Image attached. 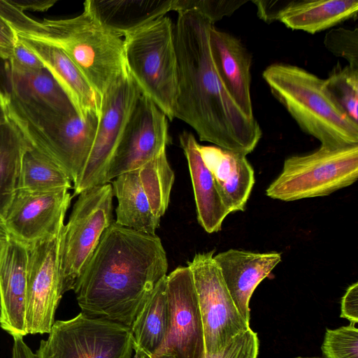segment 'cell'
Wrapping results in <instances>:
<instances>
[{"label":"cell","instance_id":"cell-1","mask_svg":"<svg viewBox=\"0 0 358 358\" xmlns=\"http://www.w3.org/2000/svg\"><path fill=\"white\" fill-rule=\"evenodd\" d=\"M214 24L196 10L178 13L174 40L178 92L174 117L182 120L202 141L245 155L262 136L255 118L247 116L222 83L210 46Z\"/></svg>","mask_w":358,"mask_h":358},{"label":"cell","instance_id":"cell-2","mask_svg":"<svg viewBox=\"0 0 358 358\" xmlns=\"http://www.w3.org/2000/svg\"><path fill=\"white\" fill-rule=\"evenodd\" d=\"M167 270L166 253L158 236L113 221L73 290L81 313L130 328Z\"/></svg>","mask_w":358,"mask_h":358},{"label":"cell","instance_id":"cell-3","mask_svg":"<svg viewBox=\"0 0 358 358\" xmlns=\"http://www.w3.org/2000/svg\"><path fill=\"white\" fill-rule=\"evenodd\" d=\"M0 17L16 36L63 50L101 99L114 83L128 73L123 38L104 25L85 1L83 13L76 17L38 21L8 0H0Z\"/></svg>","mask_w":358,"mask_h":358},{"label":"cell","instance_id":"cell-4","mask_svg":"<svg viewBox=\"0 0 358 358\" xmlns=\"http://www.w3.org/2000/svg\"><path fill=\"white\" fill-rule=\"evenodd\" d=\"M262 76L301 130L319 140L321 145H358V123L332 99L324 79L297 66L279 63L267 66Z\"/></svg>","mask_w":358,"mask_h":358},{"label":"cell","instance_id":"cell-5","mask_svg":"<svg viewBox=\"0 0 358 358\" xmlns=\"http://www.w3.org/2000/svg\"><path fill=\"white\" fill-rule=\"evenodd\" d=\"M4 107L8 118L19 129L29 146L58 164L75 183L90 155L99 116H80L52 107L22 101L7 92Z\"/></svg>","mask_w":358,"mask_h":358},{"label":"cell","instance_id":"cell-6","mask_svg":"<svg viewBox=\"0 0 358 358\" xmlns=\"http://www.w3.org/2000/svg\"><path fill=\"white\" fill-rule=\"evenodd\" d=\"M123 41L126 68L141 94L173 120L178 67L172 20L159 17L127 33Z\"/></svg>","mask_w":358,"mask_h":358},{"label":"cell","instance_id":"cell-7","mask_svg":"<svg viewBox=\"0 0 358 358\" xmlns=\"http://www.w3.org/2000/svg\"><path fill=\"white\" fill-rule=\"evenodd\" d=\"M357 178L358 145H320L311 153L287 158L266 194L284 201L324 196L352 185Z\"/></svg>","mask_w":358,"mask_h":358},{"label":"cell","instance_id":"cell-8","mask_svg":"<svg viewBox=\"0 0 358 358\" xmlns=\"http://www.w3.org/2000/svg\"><path fill=\"white\" fill-rule=\"evenodd\" d=\"M113 188L106 183L78 195L61 243V275L64 294L73 290L113 220Z\"/></svg>","mask_w":358,"mask_h":358},{"label":"cell","instance_id":"cell-9","mask_svg":"<svg viewBox=\"0 0 358 358\" xmlns=\"http://www.w3.org/2000/svg\"><path fill=\"white\" fill-rule=\"evenodd\" d=\"M134 353L129 327L80 312L55 321L35 354L36 358H132Z\"/></svg>","mask_w":358,"mask_h":358},{"label":"cell","instance_id":"cell-10","mask_svg":"<svg viewBox=\"0 0 358 358\" xmlns=\"http://www.w3.org/2000/svg\"><path fill=\"white\" fill-rule=\"evenodd\" d=\"M214 252L197 253L187 262L202 319L206 358L220 353L234 338L250 329L227 289Z\"/></svg>","mask_w":358,"mask_h":358},{"label":"cell","instance_id":"cell-11","mask_svg":"<svg viewBox=\"0 0 358 358\" xmlns=\"http://www.w3.org/2000/svg\"><path fill=\"white\" fill-rule=\"evenodd\" d=\"M140 95L127 73L114 83L102 96L95 138L85 167L73 183V196L106 183L110 162Z\"/></svg>","mask_w":358,"mask_h":358},{"label":"cell","instance_id":"cell-12","mask_svg":"<svg viewBox=\"0 0 358 358\" xmlns=\"http://www.w3.org/2000/svg\"><path fill=\"white\" fill-rule=\"evenodd\" d=\"M64 227L55 234L27 245V334H48L55 321L56 310L64 294L61 275Z\"/></svg>","mask_w":358,"mask_h":358},{"label":"cell","instance_id":"cell-13","mask_svg":"<svg viewBox=\"0 0 358 358\" xmlns=\"http://www.w3.org/2000/svg\"><path fill=\"white\" fill-rule=\"evenodd\" d=\"M166 335L155 356L206 358L202 319L188 266H178L166 275Z\"/></svg>","mask_w":358,"mask_h":358},{"label":"cell","instance_id":"cell-14","mask_svg":"<svg viewBox=\"0 0 358 358\" xmlns=\"http://www.w3.org/2000/svg\"><path fill=\"white\" fill-rule=\"evenodd\" d=\"M171 142L168 118L150 99L141 94L110 162L106 182L140 169Z\"/></svg>","mask_w":358,"mask_h":358},{"label":"cell","instance_id":"cell-15","mask_svg":"<svg viewBox=\"0 0 358 358\" xmlns=\"http://www.w3.org/2000/svg\"><path fill=\"white\" fill-rule=\"evenodd\" d=\"M71 198L68 189L17 190L3 219L9 236L27 245L55 234L64 226Z\"/></svg>","mask_w":358,"mask_h":358},{"label":"cell","instance_id":"cell-16","mask_svg":"<svg viewBox=\"0 0 358 358\" xmlns=\"http://www.w3.org/2000/svg\"><path fill=\"white\" fill-rule=\"evenodd\" d=\"M258 17L267 23L280 21L293 30L312 34L350 19H357V0L254 1Z\"/></svg>","mask_w":358,"mask_h":358},{"label":"cell","instance_id":"cell-17","mask_svg":"<svg viewBox=\"0 0 358 358\" xmlns=\"http://www.w3.org/2000/svg\"><path fill=\"white\" fill-rule=\"evenodd\" d=\"M27 245L12 237L0 255V327L12 337L27 335Z\"/></svg>","mask_w":358,"mask_h":358},{"label":"cell","instance_id":"cell-18","mask_svg":"<svg viewBox=\"0 0 358 358\" xmlns=\"http://www.w3.org/2000/svg\"><path fill=\"white\" fill-rule=\"evenodd\" d=\"M213 259L235 306L249 323L250 299L258 285L281 261V255L229 249L214 255Z\"/></svg>","mask_w":358,"mask_h":358},{"label":"cell","instance_id":"cell-19","mask_svg":"<svg viewBox=\"0 0 358 358\" xmlns=\"http://www.w3.org/2000/svg\"><path fill=\"white\" fill-rule=\"evenodd\" d=\"M17 38L40 59L45 68L65 92L80 116H100L101 97L63 50L38 41L17 36Z\"/></svg>","mask_w":358,"mask_h":358},{"label":"cell","instance_id":"cell-20","mask_svg":"<svg viewBox=\"0 0 358 358\" xmlns=\"http://www.w3.org/2000/svg\"><path fill=\"white\" fill-rule=\"evenodd\" d=\"M210 46L217 73L231 96L250 118L253 114L250 85L252 57L239 39L217 29L210 30Z\"/></svg>","mask_w":358,"mask_h":358},{"label":"cell","instance_id":"cell-21","mask_svg":"<svg viewBox=\"0 0 358 358\" xmlns=\"http://www.w3.org/2000/svg\"><path fill=\"white\" fill-rule=\"evenodd\" d=\"M199 150L229 213L243 211L255 184L246 155L215 145H199Z\"/></svg>","mask_w":358,"mask_h":358},{"label":"cell","instance_id":"cell-22","mask_svg":"<svg viewBox=\"0 0 358 358\" xmlns=\"http://www.w3.org/2000/svg\"><path fill=\"white\" fill-rule=\"evenodd\" d=\"M179 141L188 164L198 222L208 234L218 232L230 213L223 202L213 175L201 158L199 144L194 136L184 131L179 135Z\"/></svg>","mask_w":358,"mask_h":358},{"label":"cell","instance_id":"cell-23","mask_svg":"<svg viewBox=\"0 0 358 358\" xmlns=\"http://www.w3.org/2000/svg\"><path fill=\"white\" fill-rule=\"evenodd\" d=\"M98 19L121 37L173 11V0H87Z\"/></svg>","mask_w":358,"mask_h":358},{"label":"cell","instance_id":"cell-24","mask_svg":"<svg viewBox=\"0 0 358 358\" xmlns=\"http://www.w3.org/2000/svg\"><path fill=\"white\" fill-rule=\"evenodd\" d=\"M117 199L115 222L138 232L154 235L160 220L156 218L143 191L138 169L122 173L112 182Z\"/></svg>","mask_w":358,"mask_h":358},{"label":"cell","instance_id":"cell-25","mask_svg":"<svg viewBox=\"0 0 358 358\" xmlns=\"http://www.w3.org/2000/svg\"><path fill=\"white\" fill-rule=\"evenodd\" d=\"M5 92L29 102L48 105L70 113L77 112L71 101L46 69L24 71L5 64Z\"/></svg>","mask_w":358,"mask_h":358},{"label":"cell","instance_id":"cell-26","mask_svg":"<svg viewBox=\"0 0 358 358\" xmlns=\"http://www.w3.org/2000/svg\"><path fill=\"white\" fill-rule=\"evenodd\" d=\"M167 324L166 275L155 285L129 328L134 348L155 357L165 341Z\"/></svg>","mask_w":358,"mask_h":358},{"label":"cell","instance_id":"cell-27","mask_svg":"<svg viewBox=\"0 0 358 358\" xmlns=\"http://www.w3.org/2000/svg\"><path fill=\"white\" fill-rule=\"evenodd\" d=\"M29 145L17 126L8 118L0 124V219L18 189L22 160Z\"/></svg>","mask_w":358,"mask_h":358},{"label":"cell","instance_id":"cell-28","mask_svg":"<svg viewBox=\"0 0 358 358\" xmlns=\"http://www.w3.org/2000/svg\"><path fill=\"white\" fill-rule=\"evenodd\" d=\"M67 173L55 162L31 148L24 152L18 189L29 192H48L72 188Z\"/></svg>","mask_w":358,"mask_h":358},{"label":"cell","instance_id":"cell-29","mask_svg":"<svg viewBox=\"0 0 358 358\" xmlns=\"http://www.w3.org/2000/svg\"><path fill=\"white\" fill-rule=\"evenodd\" d=\"M143 191L154 215L158 220L169 204L175 174L167 159L166 150L138 169Z\"/></svg>","mask_w":358,"mask_h":358},{"label":"cell","instance_id":"cell-30","mask_svg":"<svg viewBox=\"0 0 358 358\" xmlns=\"http://www.w3.org/2000/svg\"><path fill=\"white\" fill-rule=\"evenodd\" d=\"M325 87L343 111L358 123V69L338 63L324 79Z\"/></svg>","mask_w":358,"mask_h":358},{"label":"cell","instance_id":"cell-31","mask_svg":"<svg viewBox=\"0 0 358 358\" xmlns=\"http://www.w3.org/2000/svg\"><path fill=\"white\" fill-rule=\"evenodd\" d=\"M322 350L326 358H358V329L354 324L327 329Z\"/></svg>","mask_w":358,"mask_h":358},{"label":"cell","instance_id":"cell-32","mask_svg":"<svg viewBox=\"0 0 358 358\" xmlns=\"http://www.w3.org/2000/svg\"><path fill=\"white\" fill-rule=\"evenodd\" d=\"M247 1L235 0H173V11L178 13L196 10L213 24L230 16Z\"/></svg>","mask_w":358,"mask_h":358},{"label":"cell","instance_id":"cell-33","mask_svg":"<svg viewBox=\"0 0 358 358\" xmlns=\"http://www.w3.org/2000/svg\"><path fill=\"white\" fill-rule=\"evenodd\" d=\"M325 48L358 69V29L332 28L324 38Z\"/></svg>","mask_w":358,"mask_h":358},{"label":"cell","instance_id":"cell-34","mask_svg":"<svg viewBox=\"0 0 358 358\" xmlns=\"http://www.w3.org/2000/svg\"><path fill=\"white\" fill-rule=\"evenodd\" d=\"M259 341L250 328L234 338L220 353L208 358H257ZM153 358H167L164 355Z\"/></svg>","mask_w":358,"mask_h":358},{"label":"cell","instance_id":"cell-35","mask_svg":"<svg viewBox=\"0 0 358 358\" xmlns=\"http://www.w3.org/2000/svg\"><path fill=\"white\" fill-rule=\"evenodd\" d=\"M12 66L24 71L45 69L40 59L17 38L13 57L7 61Z\"/></svg>","mask_w":358,"mask_h":358},{"label":"cell","instance_id":"cell-36","mask_svg":"<svg viewBox=\"0 0 358 358\" xmlns=\"http://www.w3.org/2000/svg\"><path fill=\"white\" fill-rule=\"evenodd\" d=\"M341 317L348 320L352 324L358 322V283L355 282L346 290L341 301Z\"/></svg>","mask_w":358,"mask_h":358},{"label":"cell","instance_id":"cell-37","mask_svg":"<svg viewBox=\"0 0 358 358\" xmlns=\"http://www.w3.org/2000/svg\"><path fill=\"white\" fill-rule=\"evenodd\" d=\"M16 42L15 31L0 17V59L8 61L13 57Z\"/></svg>","mask_w":358,"mask_h":358},{"label":"cell","instance_id":"cell-38","mask_svg":"<svg viewBox=\"0 0 358 358\" xmlns=\"http://www.w3.org/2000/svg\"><path fill=\"white\" fill-rule=\"evenodd\" d=\"M8 2L19 10L24 11L31 10L44 12L50 8L57 0H8Z\"/></svg>","mask_w":358,"mask_h":358},{"label":"cell","instance_id":"cell-39","mask_svg":"<svg viewBox=\"0 0 358 358\" xmlns=\"http://www.w3.org/2000/svg\"><path fill=\"white\" fill-rule=\"evenodd\" d=\"M12 358H36V354L24 342L23 336L13 337Z\"/></svg>","mask_w":358,"mask_h":358},{"label":"cell","instance_id":"cell-40","mask_svg":"<svg viewBox=\"0 0 358 358\" xmlns=\"http://www.w3.org/2000/svg\"><path fill=\"white\" fill-rule=\"evenodd\" d=\"M9 234L5 227L3 221L0 219V255L9 239Z\"/></svg>","mask_w":358,"mask_h":358},{"label":"cell","instance_id":"cell-41","mask_svg":"<svg viewBox=\"0 0 358 358\" xmlns=\"http://www.w3.org/2000/svg\"><path fill=\"white\" fill-rule=\"evenodd\" d=\"M132 358H152L141 349L134 348V353Z\"/></svg>","mask_w":358,"mask_h":358},{"label":"cell","instance_id":"cell-42","mask_svg":"<svg viewBox=\"0 0 358 358\" xmlns=\"http://www.w3.org/2000/svg\"><path fill=\"white\" fill-rule=\"evenodd\" d=\"M8 120L7 113L4 107V104L0 103V124Z\"/></svg>","mask_w":358,"mask_h":358},{"label":"cell","instance_id":"cell-43","mask_svg":"<svg viewBox=\"0 0 358 358\" xmlns=\"http://www.w3.org/2000/svg\"><path fill=\"white\" fill-rule=\"evenodd\" d=\"M0 103L4 104V94L0 90Z\"/></svg>","mask_w":358,"mask_h":358},{"label":"cell","instance_id":"cell-44","mask_svg":"<svg viewBox=\"0 0 358 358\" xmlns=\"http://www.w3.org/2000/svg\"><path fill=\"white\" fill-rule=\"evenodd\" d=\"M294 358H320V357H294Z\"/></svg>","mask_w":358,"mask_h":358},{"label":"cell","instance_id":"cell-45","mask_svg":"<svg viewBox=\"0 0 358 358\" xmlns=\"http://www.w3.org/2000/svg\"><path fill=\"white\" fill-rule=\"evenodd\" d=\"M1 297H0V317H1Z\"/></svg>","mask_w":358,"mask_h":358}]
</instances>
